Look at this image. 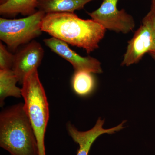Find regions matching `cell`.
<instances>
[{
  "mask_svg": "<svg viewBox=\"0 0 155 155\" xmlns=\"http://www.w3.org/2000/svg\"><path fill=\"white\" fill-rule=\"evenodd\" d=\"M41 29L52 37L84 49L87 54L99 48L107 31L94 19H81L70 13L46 14Z\"/></svg>",
  "mask_w": 155,
  "mask_h": 155,
  "instance_id": "1",
  "label": "cell"
},
{
  "mask_svg": "<svg viewBox=\"0 0 155 155\" xmlns=\"http://www.w3.org/2000/svg\"><path fill=\"white\" fill-rule=\"evenodd\" d=\"M0 146L11 155H39L38 146L24 104H17L0 114Z\"/></svg>",
  "mask_w": 155,
  "mask_h": 155,
  "instance_id": "2",
  "label": "cell"
},
{
  "mask_svg": "<svg viewBox=\"0 0 155 155\" xmlns=\"http://www.w3.org/2000/svg\"><path fill=\"white\" fill-rule=\"evenodd\" d=\"M22 85L24 108L35 134L39 155H46L45 137L49 118V109L37 69L26 75Z\"/></svg>",
  "mask_w": 155,
  "mask_h": 155,
  "instance_id": "3",
  "label": "cell"
},
{
  "mask_svg": "<svg viewBox=\"0 0 155 155\" xmlns=\"http://www.w3.org/2000/svg\"><path fill=\"white\" fill-rule=\"evenodd\" d=\"M45 14L38 11L20 19L0 18V39L11 51L27 44L42 33V21Z\"/></svg>",
  "mask_w": 155,
  "mask_h": 155,
  "instance_id": "4",
  "label": "cell"
},
{
  "mask_svg": "<svg viewBox=\"0 0 155 155\" xmlns=\"http://www.w3.org/2000/svg\"><path fill=\"white\" fill-rule=\"evenodd\" d=\"M119 1L103 0L98 8L87 14L106 30L126 34L135 28V20L125 9H118L117 4Z\"/></svg>",
  "mask_w": 155,
  "mask_h": 155,
  "instance_id": "5",
  "label": "cell"
},
{
  "mask_svg": "<svg viewBox=\"0 0 155 155\" xmlns=\"http://www.w3.org/2000/svg\"><path fill=\"white\" fill-rule=\"evenodd\" d=\"M153 43L152 28L147 14L142 19L139 28L134 32L128 45L121 66H131L137 64L147 53L152 49Z\"/></svg>",
  "mask_w": 155,
  "mask_h": 155,
  "instance_id": "6",
  "label": "cell"
},
{
  "mask_svg": "<svg viewBox=\"0 0 155 155\" xmlns=\"http://www.w3.org/2000/svg\"><path fill=\"white\" fill-rule=\"evenodd\" d=\"M43 41L53 52L72 64L75 71L84 70L93 74L103 73L101 64L95 58L80 56L71 49L68 44L55 38L45 39Z\"/></svg>",
  "mask_w": 155,
  "mask_h": 155,
  "instance_id": "7",
  "label": "cell"
},
{
  "mask_svg": "<svg viewBox=\"0 0 155 155\" xmlns=\"http://www.w3.org/2000/svg\"><path fill=\"white\" fill-rule=\"evenodd\" d=\"M44 55V50L41 45L35 40L24 45L14 55L12 69L20 84H22L24 78L29 72L38 69Z\"/></svg>",
  "mask_w": 155,
  "mask_h": 155,
  "instance_id": "8",
  "label": "cell"
},
{
  "mask_svg": "<svg viewBox=\"0 0 155 155\" xmlns=\"http://www.w3.org/2000/svg\"><path fill=\"white\" fill-rule=\"evenodd\" d=\"M104 122V119L102 120L100 117L92 128L84 131L78 130L70 123L67 124V130L69 135L79 146L76 155H88L92 145L98 137L105 134H112L120 131L124 128L126 121H123L116 127L109 129H104L103 127Z\"/></svg>",
  "mask_w": 155,
  "mask_h": 155,
  "instance_id": "9",
  "label": "cell"
},
{
  "mask_svg": "<svg viewBox=\"0 0 155 155\" xmlns=\"http://www.w3.org/2000/svg\"><path fill=\"white\" fill-rule=\"evenodd\" d=\"M95 0H38V11L45 14L57 13H75L82 10L87 4Z\"/></svg>",
  "mask_w": 155,
  "mask_h": 155,
  "instance_id": "10",
  "label": "cell"
},
{
  "mask_svg": "<svg viewBox=\"0 0 155 155\" xmlns=\"http://www.w3.org/2000/svg\"><path fill=\"white\" fill-rule=\"evenodd\" d=\"M38 0H8L0 5V14L3 17H14L18 14L30 16L38 11Z\"/></svg>",
  "mask_w": 155,
  "mask_h": 155,
  "instance_id": "11",
  "label": "cell"
},
{
  "mask_svg": "<svg viewBox=\"0 0 155 155\" xmlns=\"http://www.w3.org/2000/svg\"><path fill=\"white\" fill-rule=\"evenodd\" d=\"M93 73L84 70L75 71L71 84L74 93L81 97H86L93 93L97 86Z\"/></svg>",
  "mask_w": 155,
  "mask_h": 155,
  "instance_id": "12",
  "label": "cell"
},
{
  "mask_svg": "<svg viewBox=\"0 0 155 155\" xmlns=\"http://www.w3.org/2000/svg\"><path fill=\"white\" fill-rule=\"evenodd\" d=\"M18 82L12 69H0V105L2 107L6 98L21 97L22 89L17 86Z\"/></svg>",
  "mask_w": 155,
  "mask_h": 155,
  "instance_id": "13",
  "label": "cell"
},
{
  "mask_svg": "<svg viewBox=\"0 0 155 155\" xmlns=\"http://www.w3.org/2000/svg\"><path fill=\"white\" fill-rule=\"evenodd\" d=\"M14 55L7 49L5 46L0 42V69H12Z\"/></svg>",
  "mask_w": 155,
  "mask_h": 155,
  "instance_id": "14",
  "label": "cell"
},
{
  "mask_svg": "<svg viewBox=\"0 0 155 155\" xmlns=\"http://www.w3.org/2000/svg\"><path fill=\"white\" fill-rule=\"evenodd\" d=\"M147 14L148 15L150 20L152 28L153 37V43L152 48L150 51L149 54L155 61V15L150 10Z\"/></svg>",
  "mask_w": 155,
  "mask_h": 155,
  "instance_id": "15",
  "label": "cell"
},
{
  "mask_svg": "<svg viewBox=\"0 0 155 155\" xmlns=\"http://www.w3.org/2000/svg\"><path fill=\"white\" fill-rule=\"evenodd\" d=\"M150 11L155 15V0H151Z\"/></svg>",
  "mask_w": 155,
  "mask_h": 155,
  "instance_id": "16",
  "label": "cell"
},
{
  "mask_svg": "<svg viewBox=\"0 0 155 155\" xmlns=\"http://www.w3.org/2000/svg\"><path fill=\"white\" fill-rule=\"evenodd\" d=\"M8 1V0H0V5H2L4 3Z\"/></svg>",
  "mask_w": 155,
  "mask_h": 155,
  "instance_id": "17",
  "label": "cell"
}]
</instances>
